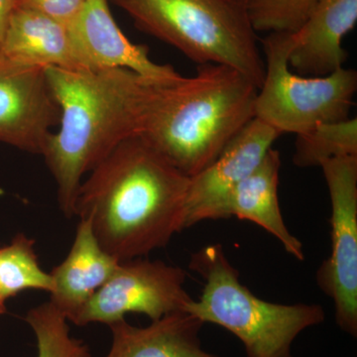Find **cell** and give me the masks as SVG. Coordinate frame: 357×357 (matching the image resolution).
<instances>
[{"mask_svg":"<svg viewBox=\"0 0 357 357\" xmlns=\"http://www.w3.org/2000/svg\"><path fill=\"white\" fill-rule=\"evenodd\" d=\"M45 73L61 117L42 155L57 185L60 210L72 218L82 178L122 141L142 133L164 89L176 79H150L128 69L47 67Z\"/></svg>","mask_w":357,"mask_h":357,"instance_id":"1","label":"cell"},{"mask_svg":"<svg viewBox=\"0 0 357 357\" xmlns=\"http://www.w3.org/2000/svg\"><path fill=\"white\" fill-rule=\"evenodd\" d=\"M190 178L140 136L122 141L79 185L75 217L119 261L165 248L185 229Z\"/></svg>","mask_w":357,"mask_h":357,"instance_id":"2","label":"cell"},{"mask_svg":"<svg viewBox=\"0 0 357 357\" xmlns=\"http://www.w3.org/2000/svg\"><path fill=\"white\" fill-rule=\"evenodd\" d=\"M258 89L227 66L201 65L166 86L140 137L192 178L255 117Z\"/></svg>","mask_w":357,"mask_h":357,"instance_id":"3","label":"cell"},{"mask_svg":"<svg viewBox=\"0 0 357 357\" xmlns=\"http://www.w3.org/2000/svg\"><path fill=\"white\" fill-rule=\"evenodd\" d=\"M142 31L199 66L234 68L261 88L265 63L241 0H110Z\"/></svg>","mask_w":357,"mask_h":357,"instance_id":"4","label":"cell"},{"mask_svg":"<svg viewBox=\"0 0 357 357\" xmlns=\"http://www.w3.org/2000/svg\"><path fill=\"white\" fill-rule=\"evenodd\" d=\"M190 268L203 277L204 285L185 312L234 333L248 357H291L298 335L325 321L321 305L276 304L258 298L239 280L220 244L192 255Z\"/></svg>","mask_w":357,"mask_h":357,"instance_id":"5","label":"cell"},{"mask_svg":"<svg viewBox=\"0 0 357 357\" xmlns=\"http://www.w3.org/2000/svg\"><path fill=\"white\" fill-rule=\"evenodd\" d=\"M291 33H269L262 40L265 76L255 100V117L279 133L309 132L319 123L349 119L357 73L340 68L325 77H305L289 67Z\"/></svg>","mask_w":357,"mask_h":357,"instance_id":"6","label":"cell"},{"mask_svg":"<svg viewBox=\"0 0 357 357\" xmlns=\"http://www.w3.org/2000/svg\"><path fill=\"white\" fill-rule=\"evenodd\" d=\"M332 204V248L317 272L319 288L335 304L340 330L357 335V156L321 164Z\"/></svg>","mask_w":357,"mask_h":357,"instance_id":"7","label":"cell"},{"mask_svg":"<svg viewBox=\"0 0 357 357\" xmlns=\"http://www.w3.org/2000/svg\"><path fill=\"white\" fill-rule=\"evenodd\" d=\"M185 278L184 269L160 260L141 257L122 261L73 324L109 326L130 312L146 314L156 321L172 312H185L192 301L185 290Z\"/></svg>","mask_w":357,"mask_h":357,"instance_id":"8","label":"cell"},{"mask_svg":"<svg viewBox=\"0 0 357 357\" xmlns=\"http://www.w3.org/2000/svg\"><path fill=\"white\" fill-rule=\"evenodd\" d=\"M60 117L45 68L0 54V142L42 155Z\"/></svg>","mask_w":357,"mask_h":357,"instance_id":"9","label":"cell"},{"mask_svg":"<svg viewBox=\"0 0 357 357\" xmlns=\"http://www.w3.org/2000/svg\"><path fill=\"white\" fill-rule=\"evenodd\" d=\"M280 135L255 117L210 166L190 178L185 229L204 220L227 218L230 194L257 168Z\"/></svg>","mask_w":357,"mask_h":357,"instance_id":"10","label":"cell"},{"mask_svg":"<svg viewBox=\"0 0 357 357\" xmlns=\"http://www.w3.org/2000/svg\"><path fill=\"white\" fill-rule=\"evenodd\" d=\"M109 1L88 0L68 25L79 70L128 69L160 81L182 77L172 66L153 62L146 46L129 41L112 17Z\"/></svg>","mask_w":357,"mask_h":357,"instance_id":"11","label":"cell"},{"mask_svg":"<svg viewBox=\"0 0 357 357\" xmlns=\"http://www.w3.org/2000/svg\"><path fill=\"white\" fill-rule=\"evenodd\" d=\"M356 21L357 0H318L304 24L291 33L289 67L305 77H325L344 67L342 39Z\"/></svg>","mask_w":357,"mask_h":357,"instance_id":"12","label":"cell"},{"mask_svg":"<svg viewBox=\"0 0 357 357\" xmlns=\"http://www.w3.org/2000/svg\"><path fill=\"white\" fill-rule=\"evenodd\" d=\"M119 263L98 243L91 222L79 220L69 255L51 272L50 302L68 321L74 323L89 299L114 274Z\"/></svg>","mask_w":357,"mask_h":357,"instance_id":"13","label":"cell"},{"mask_svg":"<svg viewBox=\"0 0 357 357\" xmlns=\"http://www.w3.org/2000/svg\"><path fill=\"white\" fill-rule=\"evenodd\" d=\"M203 326L185 311L166 314L146 326L123 319L109 326L112 345L105 357H220L204 349L199 337Z\"/></svg>","mask_w":357,"mask_h":357,"instance_id":"14","label":"cell"},{"mask_svg":"<svg viewBox=\"0 0 357 357\" xmlns=\"http://www.w3.org/2000/svg\"><path fill=\"white\" fill-rule=\"evenodd\" d=\"M280 169V153L271 148L257 168L230 194L227 218L236 217L255 222L278 239L289 255L303 261V244L286 227L279 204Z\"/></svg>","mask_w":357,"mask_h":357,"instance_id":"15","label":"cell"},{"mask_svg":"<svg viewBox=\"0 0 357 357\" xmlns=\"http://www.w3.org/2000/svg\"><path fill=\"white\" fill-rule=\"evenodd\" d=\"M0 54L23 64L79 70L68 26L24 7L11 14Z\"/></svg>","mask_w":357,"mask_h":357,"instance_id":"16","label":"cell"},{"mask_svg":"<svg viewBox=\"0 0 357 357\" xmlns=\"http://www.w3.org/2000/svg\"><path fill=\"white\" fill-rule=\"evenodd\" d=\"M25 290L51 294L53 278L39 265L34 239L18 234L0 248V300L6 302Z\"/></svg>","mask_w":357,"mask_h":357,"instance_id":"17","label":"cell"},{"mask_svg":"<svg viewBox=\"0 0 357 357\" xmlns=\"http://www.w3.org/2000/svg\"><path fill=\"white\" fill-rule=\"evenodd\" d=\"M357 156V119L319 123L297 135L293 161L300 168L319 167L338 157Z\"/></svg>","mask_w":357,"mask_h":357,"instance_id":"18","label":"cell"},{"mask_svg":"<svg viewBox=\"0 0 357 357\" xmlns=\"http://www.w3.org/2000/svg\"><path fill=\"white\" fill-rule=\"evenodd\" d=\"M25 321L36 337L37 357H91L89 345L70 335L69 321L50 301L29 310Z\"/></svg>","mask_w":357,"mask_h":357,"instance_id":"19","label":"cell"},{"mask_svg":"<svg viewBox=\"0 0 357 357\" xmlns=\"http://www.w3.org/2000/svg\"><path fill=\"white\" fill-rule=\"evenodd\" d=\"M318 0H248L249 20L255 32L294 33L309 17Z\"/></svg>","mask_w":357,"mask_h":357,"instance_id":"20","label":"cell"},{"mask_svg":"<svg viewBox=\"0 0 357 357\" xmlns=\"http://www.w3.org/2000/svg\"><path fill=\"white\" fill-rule=\"evenodd\" d=\"M88 0H17V6L31 9L64 25H69Z\"/></svg>","mask_w":357,"mask_h":357,"instance_id":"21","label":"cell"},{"mask_svg":"<svg viewBox=\"0 0 357 357\" xmlns=\"http://www.w3.org/2000/svg\"><path fill=\"white\" fill-rule=\"evenodd\" d=\"M16 6H17V0H0V46L6 34L11 14Z\"/></svg>","mask_w":357,"mask_h":357,"instance_id":"22","label":"cell"},{"mask_svg":"<svg viewBox=\"0 0 357 357\" xmlns=\"http://www.w3.org/2000/svg\"><path fill=\"white\" fill-rule=\"evenodd\" d=\"M6 311V302H3V301H0V314H4Z\"/></svg>","mask_w":357,"mask_h":357,"instance_id":"23","label":"cell"},{"mask_svg":"<svg viewBox=\"0 0 357 357\" xmlns=\"http://www.w3.org/2000/svg\"><path fill=\"white\" fill-rule=\"evenodd\" d=\"M241 1L248 2V0H241Z\"/></svg>","mask_w":357,"mask_h":357,"instance_id":"24","label":"cell"},{"mask_svg":"<svg viewBox=\"0 0 357 357\" xmlns=\"http://www.w3.org/2000/svg\"><path fill=\"white\" fill-rule=\"evenodd\" d=\"M0 301H1V300H0Z\"/></svg>","mask_w":357,"mask_h":357,"instance_id":"25","label":"cell"}]
</instances>
